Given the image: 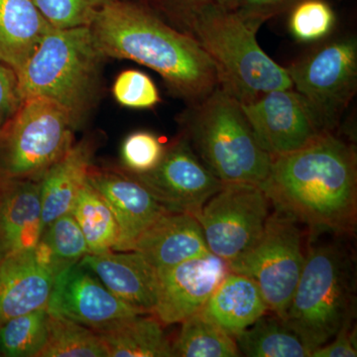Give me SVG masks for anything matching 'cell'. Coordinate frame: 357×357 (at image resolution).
Instances as JSON below:
<instances>
[{
	"mask_svg": "<svg viewBox=\"0 0 357 357\" xmlns=\"http://www.w3.org/2000/svg\"><path fill=\"white\" fill-rule=\"evenodd\" d=\"M172 344L174 356L237 357L241 351L234 337L225 333L203 312L183 321Z\"/></svg>",
	"mask_w": 357,
	"mask_h": 357,
	"instance_id": "26",
	"label": "cell"
},
{
	"mask_svg": "<svg viewBox=\"0 0 357 357\" xmlns=\"http://www.w3.org/2000/svg\"><path fill=\"white\" fill-rule=\"evenodd\" d=\"M229 271L227 263L211 252L158 270V296L152 314L163 326L182 323L204 309Z\"/></svg>",
	"mask_w": 357,
	"mask_h": 357,
	"instance_id": "14",
	"label": "cell"
},
{
	"mask_svg": "<svg viewBox=\"0 0 357 357\" xmlns=\"http://www.w3.org/2000/svg\"><path fill=\"white\" fill-rule=\"evenodd\" d=\"M114 96L117 102L130 109H152L161 100L151 77L138 70H126L115 79Z\"/></svg>",
	"mask_w": 357,
	"mask_h": 357,
	"instance_id": "33",
	"label": "cell"
},
{
	"mask_svg": "<svg viewBox=\"0 0 357 357\" xmlns=\"http://www.w3.org/2000/svg\"><path fill=\"white\" fill-rule=\"evenodd\" d=\"M51 27L34 0H0V62L16 74Z\"/></svg>",
	"mask_w": 357,
	"mask_h": 357,
	"instance_id": "22",
	"label": "cell"
},
{
	"mask_svg": "<svg viewBox=\"0 0 357 357\" xmlns=\"http://www.w3.org/2000/svg\"><path fill=\"white\" fill-rule=\"evenodd\" d=\"M21 102L15 72L0 62V126L15 114Z\"/></svg>",
	"mask_w": 357,
	"mask_h": 357,
	"instance_id": "35",
	"label": "cell"
},
{
	"mask_svg": "<svg viewBox=\"0 0 357 357\" xmlns=\"http://www.w3.org/2000/svg\"><path fill=\"white\" fill-rule=\"evenodd\" d=\"M96 147V140L89 137L73 144L40 180L42 232L49 223L70 211L88 178Z\"/></svg>",
	"mask_w": 357,
	"mask_h": 357,
	"instance_id": "20",
	"label": "cell"
},
{
	"mask_svg": "<svg viewBox=\"0 0 357 357\" xmlns=\"http://www.w3.org/2000/svg\"><path fill=\"white\" fill-rule=\"evenodd\" d=\"M157 271L211 252L201 225L194 215L168 211L156 220L134 243Z\"/></svg>",
	"mask_w": 357,
	"mask_h": 357,
	"instance_id": "19",
	"label": "cell"
},
{
	"mask_svg": "<svg viewBox=\"0 0 357 357\" xmlns=\"http://www.w3.org/2000/svg\"><path fill=\"white\" fill-rule=\"evenodd\" d=\"M164 10L182 24L192 14L208 7H222L234 10L236 0H155Z\"/></svg>",
	"mask_w": 357,
	"mask_h": 357,
	"instance_id": "36",
	"label": "cell"
},
{
	"mask_svg": "<svg viewBox=\"0 0 357 357\" xmlns=\"http://www.w3.org/2000/svg\"><path fill=\"white\" fill-rule=\"evenodd\" d=\"M166 147L158 136L150 131L129 134L122 142L121 150L124 171L132 174L150 172L163 158Z\"/></svg>",
	"mask_w": 357,
	"mask_h": 357,
	"instance_id": "31",
	"label": "cell"
},
{
	"mask_svg": "<svg viewBox=\"0 0 357 357\" xmlns=\"http://www.w3.org/2000/svg\"><path fill=\"white\" fill-rule=\"evenodd\" d=\"M285 69L323 132H335L357 91L356 37L319 45Z\"/></svg>",
	"mask_w": 357,
	"mask_h": 357,
	"instance_id": "8",
	"label": "cell"
},
{
	"mask_svg": "<svg viewBox=\"0 0 357 357\" xmlns=\"http://www.w3.org/2000/svg\"><path fill=\"white\" fill-rule=\"evenodd\" d=\"M269 206L259 185L223 183L196 217L211 252L227 264L241 257L261 236Z\"/></svg>",
	"mask_w": 357,
	"mask_h": 357,
	"instance_id": "10",
	"label": "cell"
},
{
	"mask_svg": "<svg viewBox=\"0 0 357 357\" xmlns=\"http://www.w3.org/2000/svg\"><path fill=\"white\" fill-rule=\"evenodd\" d=\"M306 255L299 222L285 211L270 213L261 236L229 270L257 284L269 312L285 318L297 287Z\"/></svg>",
	"mask_w": 357,
	"mask_h": 357,
	"instance_id": "9",
	"label": "cell"
},
{
	"mask_svg": "<svg viewBox=\"0 0 357 357\" xmlns=\"http://www.w3.org/2000/svg\"><path fill=\"white\" fill-rule=\"evenodd\" d=\"M89 27L103 57L126 59L155 70L188 105L218 86L215 64L198 41L144 4L109 0Z\"/></svg>",
	"mask_w": 357,
	"mask_h": 357,
	"instance_id": "2",
	"label": "cell"
},
{
	"mask_svg": "<svg viewBox=\"0 0 357 357\" xmlns=\"http://www.w3.org/2000/svg\"><path fill=\"white\" fill-rule=\"evenodd\" d=\"M49 312L39 307L0 325V354L7 357H37L46 344Z\"/></svg>",
	"mask_w": 357,
	"mask_h": 357,
	"instance_id": "28",
	"label": "cell"
},
{
	"mask_svg": "<svg viewBox=\"0 0 357 357\" xmlns=\"http://www.w3.org/2000/svg\"><path fill=\"white\" fill-rule=\"evenodd\" d=\"M76 121L46 98L23 100L0 126V180L40 181L74 144Z\"/></svg>",
	"mask_w": 357,
	"mask_h": 357,
	"instance_id": "7",
	"label": "cell"
},
{
	"mask_svg": "<svg viewBox=\"0 0 357 357\" xmlns=\"http://www.w3.org/2000/svg\"><path fill=\"white\" fill-rule=\"evenodd\" d=\"M241 356L248 357H310L309 349L285 321L265 314L234 337Z\"/></svg>",
	"mask_w": 357,
	"mask_h": 357,
	"instance_id": "24",
	"label": "cell"
},
{
	"mask_svg": "<svg viewBox=\"0 0 357 357\" xmlns=\"http://www.w3.org/2000/svg\"><path fill=\"white\" fill-rule=\"evenodd\" d=\"M88 181L109 204L119 225L114 251L132 250L142 232L169 211L126 171L91 167Z\"/></svg>",
	"mask_w": 357,
	"mask_h": 357,
	"instance_id": "16",
	"label": "cell"
},
{
	"mask_svg": "<svg viewBox=\"0 0 357 357\" xmlns=\"http://www.w3.org/2000/svg\"><path fill=\"white\" fill-rule=\"evenodd\" d=\"M202 312L234 337L269 310L261 291L252 279L229 271Z\"/></svg>",
	"mask_w": 357,
	"mask_h": 357,
	"instance_id": "21",
	"label": "cell"
},
{
	"mask_svg": "<svg viewBox=\"0 0 357 357\" xmlns=\"http://www.w3.org/2000/svg\"><path fill=\"white\" fill-rule=\"evenodd\" d=\"M337 15L326 0H301L289 10L291 34L303 43L321 41L333 32Z\"/></svg>",
	"mask_w": 357,
	"mask_h": 357,
	"instance_id": "30",
	"label": "cell"
},
{
	"mask_svg": "<svg viewBox=\"0 0 357 357\" xmlns=\"http://www.w3.org/2000/svg\"><path fill=\"white\" fill-rule=\"evenodd\" d=\"M37 357H109L102 340L91 328L49 314L46 344Z\"/></svg>",
	"mask_w": 357,
	"mask_h": 357,
	"instance_id": "27",
	"label": "cell"
},
{
	"mask_svg": "<svg viewBox=\"0 0 357 357\" xmlns=\"http://www.w3.org/2000/svg\"><path fill=\"white\" fill-rule=\"evenodd\" d=\"M183 136L222 183L261 185L273 157L262 149L236 98L220 86L178 117Z\"/></svg>",
	"mask_w": 357,
	"mask_h": 357,
	"instance_id": "3",
	"label": "cell"
},
{
	"mask_svg": "<svg viewBox=\"0 0 357 357\" xmlns=\"http://www.w3.org/2000/svg\"><path fill=\"white\" fill-rule=\"evenodd\" d=\"M70 211L83 231L89 255L114 250L119 241V225L109 204L88 178Z\"/></svg>",
	"mask_w": 357,
	"mask_h": 357,
	"instance_id": "25",
	"label": "cell"
},
{
	"mask_svg": "<svg viewBox=\"0 0 357 357\" xmlns=\"http://www.w3.org/2000/svg\"><path fill=\"white\" fill-rule=\"evenodd\" d=\"M154 1H155V0H154Z\"/></svg>",
	"mask_w": 357,
	"mask_h": 357,
	"instance_id": "39",
	"label": "cell"
},
{
	"mask_svg": "<svg viewBox=\"0 0 357 357\" xmlns=\"http://www.w3.org/2000/svg\"><path fill=\"white\" fill-rule=\"evenodd\" d=\"M126 173L144 185L167 210L195 218L223 184L199 160L182 134L166 147L163 158L153 170Z\"/></svg>",
	"mask_w": 357,
	"mask_h": 357,
	"instance_id": "11",
	"label": "cell"
},
{
	"mask_svg": "<svg viewBox=\"0 0 357 357\" xmlns=\"http://www.w3.org/2000/svg\"><path fill=\"white\" fill-rule=\"evenodd\" d=\"M79 263L119 299L144 314H153L158 296V271L139 252L107 251L86 255Z\"/></svg>",
	"mask_w": 357,
	"mask_h": 357,
	"instance_id": "17",
	"label": "cell"
},
{
	"mask_svg": "<svg viewBox=\"0 0 357 357\" xmlns=\"http://www.w3.org/2000/svg\"><path fill=\"white\" fill-rule=\"evenodd\" d=\"M241 105L256 140L272 157L301 149L326 133L306 100L293 88L275 89Z\"/></svg>",
	"mask_w": 357,
	"mask_h": 357,
	"instance_id": "12",
	"label": "cell"
},
{
	"mask_svg": "<svg viewBox=\"0 0 357 357\" xmlns=\"http://www.w3.org/2000/svg\"><path fill=\"white\" fill-rule=\"evenodd\" d=\"M60 273L43 241L0 260V325L47 307Z\"/></svg>",
	"mask_w": 357,
	"mask_h": 357,
	"instance_id": "15",
	"label": "cell"
},
{
	"mask_svg": "<svg viewBox=\"0 0 357 357\" xmlns=\"http://www.w3.org/2000/svg\"><path fill=\"white\" fill-rule=\"evenodd\" d=\"M180 27L213 61L218 86L241 105L275 89L293 88L287 70L263 51L257 32L236 11L208 7L192 14Z\"/></svg>",
	"mask_w": 357,
	"mask_h": 357,
	"instance_id": "5",
	"label": "cell"
},
{
	"mask_svg": "<svg viewBox=\"0 0 357 357\" xmlns=\"http://www.w3.org/2000/svg\"><path fill=\"white\" fill-rule=\"evenodd\" d=\"M260 188L273 204L312 232L351 234L357 222V153L335 132L272 159Z\"/></svg>",
	"mask_w": 357,
	"mask_h": 357,
	"instance_id": "1",
	"label": "cell"
},
{
	"mask_svg": "<svg viewBox=\"0 0 357 357\" xmlns=\"http://www.w3.org/2000/svg\"><path fill=\"white\" fill-rule=\"evenodd\" d=\"M103 58L89 26H52L16 73L21 100H54L79 126L98 98Z\"/></svg>",
	"mask_w": 357,
	"mask_h": 357,
	"instance_id": "4",
	"label": "cell"
},
{
	"mask_svg": "<svg viewBox=\"0 0 357 357\" xmlns=\"http://www.w3.org/2000/svg\"><path fill=\"white\" fill-rule=\"evenodd\" d=\"M0 356H1V354H0Z\"/></svg>",
	"mask_w": 357,
	"mask_h": 357,
	"instance_id": "38",
	"label": "cell"
},
{
	"mask_svg": "<svg viewBox=\"0 0 357 357\" xmlns=\"http://www.w3.org/2000/svg\"><path fill=\"white\" fill-rule=\"evenodd\" d=\"M41 211L40 181L0 180V260L37 245Z\"/></svg>",
	"mask_w": 357,
	"mask_h": 357,
	"instance_id": "18",
	"label": "cell"
},
{
	"mask_svg": "<svg viewBox=\"0 0 357 357\" xmlns=\"http://www.w3.org/2000/svg\"><path fill=\"white\" fill-rule=\"evenodd\" d=\"M352 324L342 328L330 342L311 351L310 357H356V337Z\"/></svg>",
	"mask_w": 357,
	"mask_h": 357,
	"instance_id": "37",
	"label": "cell"
},
{
	"mask_svg": "<svg viewBox=\"0 0 357 357\" xmlns=\"http://www.w3.org/2000/svg\"><path fill=\"white\" fill-rule=\"evenodd\" d=\"M95 332V331H93ZM109 357H172L163 325L152 314H138L96 331Z\"/></svg>",
	"mask_w": 357,
	"mask_h": 357,
	"instance_id": "23",
	"label": "cell"
},
{
	"mask_svg": "<svg viewBox=\"0 0 357 357\" xmlns=\"http://www.w3.org/2000/svg\"><path fill=\"white\" fill-rule=\"evenodd\" d=\"M301 0H236L234 10L258 32L266 21L289 13Z\"/></svg>",
	"mask_w": 357,
	"mask_h": 357,
	"instance_id": "34",
	"label": "cell"
},
{
	"mask_svg": "<svg viewBox=\"0 0 357 357\" xmlns=\"http://www.w3.org/2000/svg\"><path fill=\"white\" fill-rule=\"evenodd\" d=\"M47 310L49 314L76 321L95 332L122 319L144 314L119 299L79 262L57 275Z\"/></svg>",
	"mask_w": 357,
	"mask_h": 357,
	"instance_id": "13",
	"label": "cell"
},
{
	"mask_svg": "<svg viewBox=\"0 0 357 357\" xmlns=\"http://www.w3.org/2000/svg\"><path fill=\"white\" fill-rule=\"evenodd\" d=\"M356 314V270L344 246L310 248L283 321L310 352L330 342ZM311 356V354H310Z\"/></svg>",
	"mask_w": 357,
	"mask_h": 357,
	"instance_id": "6",
	"label": "cell"
},
{
	"mask_svg": "<svg viewBox=\"0 0 357 357\" xmlns=\"http://www.w3.org/2000/svg\"><path fill=\"white\" fill-rule=\"evenodd\" d=\"M40 241L50 250L53 261L60 272L89 255L83 231L70 211L49 223Z\"/></svg>",
	"mask_w": 357,
	"mask_h": 357,
	"instance_id": "29",
	"label": "cell"
},
{
	"mask_svg": "<svg viewBox=\"0 0 357 357\" xmlns=\"http://www.w3.org/2000/svg\"><path fill=\"white\" fill-rule=\"evenodd\" d=\"M109 0H34L40 13L53 27L89 26Z\"/></svg>",
	"mask_w": 357,
	"mask_h": 357,
	"instance_id": "32",
	"label": "cell"
}]
</instances>
